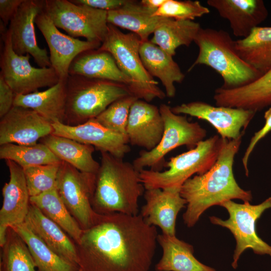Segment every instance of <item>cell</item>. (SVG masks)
Segmentation results:
<instances>
[{"mask_svg": "<svg viewBox=\"0 0 271 271\" xmlns=\"http://www.w3.org/2000/svg\"><path fill=\"white\" fill-rule=\"evenodd\" d=\"M35 24L44 36L50 51V61L60 80L66 81L70 65L80 53L97 49L101 43L82 41L61 32L44 11L36 17Z\"/></svg>", "mask_w": 271, "mask_h": 271, "instance_id": "obj_14", "label": "cell"}, {"mask_svg": "<svg viewBox=\"0 0 271 271\" xmlns=\"http://www.w3.org/2000/svg\"><path fill=\"white\" fill-rule=\"evenodd\" d=\"M25 222L58 255L78 265L75 244L58 224L31 203Z\"/></svg>", "mask_w": 271, "mask_h": 271, "instance_id": "obj_24", "label": "cell"}, {"mask_svg": "<svg viewBox=\"0 0 271 271\" xmlns=\"http://www.w3.org/2000/svg\"><path fill=\"white\" fill-rule=\"evenodd\" d=\"M28 247L38 271H78L79 266L55 253L25 221L10 227Z\"/></svg>", "mask_w": 271, "mask_h": 271, "instance_id": "obj_32", "label": "cell"}, {"mask_svg": "<svg viewBox=\"0 0 271 271\" xmlns=\"http://www.w3.org/2000/svg\"><path fill=\"white\" fill-rule=\"evenodd\" d=\"M6 27L1 26L4 45L1 54L0 75L15 94H27L57 83L60 79L52 67L36 68L30 63V54L19 55L14 51L11 33Z\"/></svg>", "mask_w": 271, "mask_h": 271, "instance_id": "obj_10", "label": "cell"}, {"mask_svg": "<svg viewBox=\"0 0 271 271\" xmlns=\"http://www.w3.org/2000/svg\"><path fill=\"white\" fill-rule=\"evenodd\" d=\"M40 142L46 145L61 161L82 172L96 174L99 168L100 163L93 157L95 148L92 146L53 134Z\"/></svg>", "mask_w": 271, "mask_h": 271, "instance_id": "obj_29", "label": "cell"}, {"mask_svg": "<svg viewBox=\"0 0 271 271\" xmlns=\"http://www.w3.org/2000/svg\"><path fill=\"white\" fill-rule=\"evenodd\" d=\"M24 0H0V17L5 26L17 12Z\"/></svg>", "mask_w": 271, "mask_h": 271, "instance_id": "obj_42", "label": "cell"}, {"mask_svg": "<svg viewBox=\"0 0 271 271\" xmlns=\"http://www.w3.org/2000/svg\"><path fill=\"white\" fill-rule=\"evenodd\" d=\"M95 180L96 174L82 172L63 161L60 164L56 189L82 229L92 226L99 215L92 206Z\"/></svg>", "mask_w": 271, "mask_h": 271, "instance_id": "obj_12", "label": "cell"}, {"mask_svg": "<svg viewBox=\"0 0 271 271\" xmlns=\"http://www.w3.org/2000/svg\"><path fill=\"white\" fill-rule=\"evenodd\" d=\"M199 48L198 56L188 71L197 65H205L222 77L223 88L230 89L249 83L262 74L239 55L235 41L223 30L201 28L194 42Z\"/></svg>", "mask_w": 271, "mask_h": 271, "instance_id": "obj_4", "label": "cell"}, {"mask_svg": "<svg viewBox=\"0 0 271 271\" xmlns=\"http://www.w3.org/2000/svg\"><path fill=\"white\" fill-rule=\"evenodd\" d=\"M43 0H24L10 22L13 48L19 55L30 54L41 68L51 67L46 49L40 48L35 30L36 17L44 10Z\"/></svg>", "mask_w": 271, "mask_h": 271, "instance_id": "obj_15", "label": "cell"}, {"mask_svg": "<svg viewBox=\"0 0 271 271\" xmlns=\"http://www.w3.org/2000/svg\"><path fill=\"white\" fill-rule=\"evenodd\" d=\"M44 11L58 28L73 37L102 43L108 30L107 12L70 0H45Z\"/></svg>", "mask_w": 271, "mask_h": 271, "instance_id": "obj_11", "label": "cell"}, {"mask_svg": "<svg viewBox=\"0 0 271 271\" xmlns=\"http://www.w3.org/2000/svg\"><path fill=\"white\" fill-rule=\"evenodd\" d=\"M2 271H37L33 257L25 242L11 227L7 230L2 247Z\"/></svg>", "mask_w": 271, "mask_h": 271, "instance_id": "obj_35", "label": "cell"}, {"mask_svg": "<svg viewBox=\"0 0 271 271\" xmlns=\"http://www.w3.org/2000/svg\"><path fill=\"white\" fill-rule=\"evenodd\" d=\"M156 11L140 2L127 0L120 7L107 12V22L131 31L145 41L165 18L154 16Z\"/></svg>", "mask_w": 271, "mask_h": 271, "instance_id": "obj_27", "label": "cell"}, {"mask_svg": "<svg viewBox=\"0 0 271 271\" xmlns=\"http://www.w3.org/2000/svg\"><path fill=\"white\" fill-rule=\"evenodd\" d=\"M201 28L198 23L192 20L165 18L154 31L150 41L173 56L178 47H188L194 42Z\"/></svg>", "mask_w": 271, "mask_h": 271, "instance_id": "obj_31", "label": "cell"}, {"mask_svg": "<svg viewBox=\"0 0 271 271\" xmlns=\"http://www.w3.org/2000/svg\"><path fill=\"white\" fill-rule=\"evenodd\" d=\"M30 201L58 224L75 243L79 241L83 229L67 209L56 188L31 197Z\"/></svg>", "mask_w": 271, "mask_h": 271, "instance_id": "obj_33", "label": "cell"}, {"mask_svg": "<svg viewBox=\"0 0 271 271\" xmlns=\"http://www.w3.org/2000/svg\"><path fill=\"white\" fill-rule=\"evenodd\" d=\"M241 138L223 139L217 160L211 168L202 175L189 178L182 186L180 194L187 202L183 219L188 227H193L203 213L212 206L236 199L251 201V192L239 186L233 172L234 159Z\"/></svg>", "mask_w": 271, "mask_h": 271, "instance_id": "obj_2", "label": "cell"}, {"mask_svg": "<svg viewBox=\"0 0 271 271\" xmlns=\"http://www.w3.org/2000/svg\"><path fill=\"white\" fill-rule=\"evenodd\" d=\"M10 179L2 189L3 205L0 210V245L6 240L9 227L25 221L30 205L24 169L11 160H6Z\"/></svg>", "mask_w": 271, "mask_h": 271, "instance_id": "obj_18", "label": "cell"}, {"mask_svg": "<svg viewBox=\"0 0 271 271\" xmlns=\"http://www.w3.org/2000/svg\"><path fill=\"white\" fill-rule=\"evenodd\" d=\"M0 159L12 161L23 169L63 162L46 145L40 142L30 145L15 144L2 145Z\"/></svg>", "mask_w": 271, "mask_h": 271, "instance_id": "obj_34", "label": "cell"}, {"mask_svg": "<svg viewBox=\"0 0 271 271\" xmlns=\"http://www.w3.org/2000/svg\"><path fill=\"white\" fill-rule=\"evenodd\" d=\"M210 13L209 9L198 1L166 0L154 16L179 20H192Z\"/></svg>", "mask_w": 271, "mask_h": 271, "instance_id": "obj_38", "label": "cell"}, {"mask_svg": "<svg viewBox=\"0 0 271 271\" xmlns=\"http://www.w3.org/2000/svg\"><path fill=\"white\" fill-rule=\"evenodd\" d=\"M52 124L53 134L92 146L100 152H107L123 159L130 150L127 137L105 127L95 118L77 125H69L59 122Z\"/></svg>", "mask_w": 271, "mask_h": 271, "instance_id": "obj_17", "label": "cell"}, {"mask_svg": "<svg viewBox=\"0 0 271 271\" xmlns=\"http://www.w3.org/2000/svg\"><path fill=\"white\" fill-rule=\"evenodd\" d=\"M180 191V189H146V203L140 213L145 222L159 227L162 233L176 235L178 214L187 205Z\"/></svg>", "mask_w": 271, "mask_h": 271, "instance_id": "obj_19", "label": "cell"}, {"mask_svg": "<svg viewBox=\"0 0 271 271\" xmlns=\"http://www.w3.org/2000/svg\"><path fill=\"white\" fill-rule=\"evenodd\" d=\"M177 114L189 115L210 123L222 139L242 137L256 112L238 108L211 105L202 101L184 103L171 107Z\"/></svg>", "mask_w": 271, "mask_h": 271, "instance_id": "obj_13", "label": "cell"}, {"mask_svg": "<svg viewBox=\"0 0 271 271\" xmlns=\"http://www.w3.org/2000/svg\"><path fill=\"white\" fill-rule=\"evenodd\" d=\"M240 57L262 75L271 68V27H256L235 41Z\"/></svg>", "mask_w": 271, "mask_h": 271, "instance_id": "obj_30", "label": "cell"}, {"mask_svg": "<svg viewBox=\"0 0 271 271\" xmlns=\"http://www.w3.org/2000/svg\"><path fill=\"white\" fill-rule=\"evenodd\" d=\"M223 139L215 135L199 142L194 148L170 159L164 171L143 169L140 178L145 189H181L195 174L202 175L217 160Z\"/></svg>", "mask_w": 271, "mask_h": 271, "instance_id": "obj_7", "label": "cell"}, {"mask_svg": "<svg viewBox=\"0 0 271 271\" xmlns=\"http://www.w3.org/2000/svg\"><path fill=\"white\" fill-rule=\"evenodd\" d=\"M16 94L0 75V118L7 114L14 106Z\"/></svg>", "mask_w": 271, "mask_h": 271, "instance_id": "obj_40", "label": "cell"}, {"mask_svg": "<svg viewBox=\"0 0 271 271\" xmlns=\"http://www.w3.org/2000/svg\"><path fill=\"white\" fill-rule=\"evenodd\" d=\"M215 104L257 112L271 105V68L253 81L230 89L219 87L213 96Z\"/></svg>", "mask_w": 271, "mask_h": 271, "instance_id": "obj_22", "label": "cell"}, {"mask_svg": "<svg viewBox=\"0 0 271 271\" xmlns=\"http://www.w3.org/2000/svg\"><path fill=\"white\" fill-rule=\"evenodd\" d=\"M158 235L140 214H99L75 243L78 265L82 271H149Z\"/></svg>", "mask_w": 271, "mask_h": 271, "instance_id": "obj_1", "label": "cell"}, {"mask_svg": "<svg viewBox=\"0 0 271 271\" xmlns=\"http://www.w3.org/2000/svg\"><path fill=\"white\" fill-rule=\"evenodd\" d=\"M66 104V81L60 80L45 90L16 95L14 106L31 109L52 123H65Z\"/></svg>", "mask_w": 271, "mask_h": 271, "instance_id": "obj_26", "label": "cell"}, {"mask_svg": "<svg viewBox=\"0 0 271 271\" xmlns=\"http://www.w3.org/2000/svg\"><path fill=\"white\" fill-rule=\"evenodd\" d=\"M69 74L114 81L125 85L129 90L131 84L130 79L120 70L112 56L98 49L78 54L70 65Z\"/></svg>", "mask_w": 271, "mask_h": 271, "instance_id": "obj_23", "label": "cell"}, {"mask_svg": "<svg viewBox=\"0 0 271 271\" xmlns=\"http://www.w3.org/2000/svg\"><path fill=\"white\" fill-rule=\"evenodd\" d=\"M164 130L159 108L139 99L132 103L126 127L129 143L151 151L159 143Z\"/></svg>", "mask_w": 271, "mask_h": 271, "instance_id": "obj_20", "label": "cell"}, {"mask_svg": "<svg viewBox=\"0 0 271 271\" xmlns=\"http://www.w3.org/2000/svg\"><path fill=\"white\" fill-rule=\"evenodd\" d=\"M220 206L227 210L229 218L223 220L213 216L209 219L213 224L229 229L235 239L236 247L232 262L234 268H237L240 255L247 249H251L256 254L271 256V246L257 235L255 227L257 219L263 212L271 208V197L258 205H251L249 202L239 204L228 200Z\"/></svg>", "mask_w": 271, "mask_h": 271, "instance_id": "obj_9", "label": "cell"}, {"mask_svg": "<svg viewBox=\"0 0 271 271\" xmlns=\"http://www.w3.org/2000/svg\"><path fill=\"white\" fill-rule=\"evenodd\" d=\"M166 0H142L140 3L151 9L157 10L165 3Z\"/></svg>", "mask_w": 271, "mask_h": 271, "instance_id": "obj_43", "label": "cell"}, {"mask_svg": "<svg viewBox=\"0 0 271 271\" xmlns=\"http://www.w3.org/2000/svg\"><path fill=\"white\" fill-rule=\"evenodd\" d=\"M140 55L149 73L161 81L166 96L174 97L176 91L174 83H181L185 75L173 60V56L149 40L141 41Z\"/></svg>", "mask_w": 271, "mask_h": 271, "instance_id": "obj_25", "label": "cell"}, {"mask_svg": "<svg viewBox=\"0 0 271 271\" xmlns=\"http://www.w3.org/2000/svg\"><path fill=\"white\" fill-rule=\"evenodd\" d=\"M141 40L134 33H124L117 27L108 24L105 37L98 49L109 52L120 70L131 80L132 95L150 102L166 96L145 68L140 55Z\"/></svg>", "mask_w": 271, "mask_h": 271, "instance_id": "obj_6", "label": "cell"}, {"mask_svg": "<svg viewBox=\"0 0 271 271\" xmlns=\"http://www.w3.org/2000/svg\"><path fill=\"white\" fill-rule=\"evenodd\" d=\"M207 4L229 21L233 35L241 38L247 37L268 16L262 0H208Z\"/></svg>", "mask_w": 271, "mask_h": 271, "instance_id": "obj_21", "label": "cell"}, {"mask_svg": "<svg viewBox=\"0 0 271 271\" xmlns=\"http://www.w3.org/2000/svg\"><path fill=\"white\" fill-rule=\"evenodd\" d=\"M52 123L36 111L14 106L0 120V145H30L52 134Z\"/></svg>", "mask_w": 271, "mask_h": 271, "instance_id": "obj_16", "label": "cell"}, {"mask_svg": "<svg viewBox=\"0 0 271 271\" xmlns=\"http://www.w3.org/2000/svg\"><path fill=\"white\" fill-rule=\"evenodd\" d=\"M159 110L164 123L162 137L155 148L142 151L133 160L132 164L139 171L146 167L161 171L166 166L165 157L168 153L182 146L192 149L206 136V130L198 122H190L186 115L174 113L170 106L162 104Z\"/></svg>", "mask_w": 271, "mask_h": 271, "instance_id": "obj_8", "label": "cell"}, {"mask_svg": "<svg viewBox=\"0 0 271 271\" xmlns=\"http://www.w3.org/2000/svg\"><path fill=\"white\" fill-rule=\"evenodd\" d=\"M66 86L65 124L69 125L96 118L114 101L132 95L122 84L77 75H69Z\"/></svg>", "mask_w": 271, "mask_h": 271, "instance_id": "obj_5", "label": "cell"}, {"mask_svg": "<svg viewBox=\"0 0 271 271\" xmlns=\"http://www.w3.org/2000/svg\"><path fill=\"white\" fill-rule=\"evenodd\" d=\"M61 163L23 169L30 197L56 188L58 173Z\"/></svg>", "mask_w": 271, "mask_h": 271, "instance_id": "obj_36", "label": "cell"}, {"mask_svg": "<svg viewBox=\"0 0 271 271\" xmlns=\"http://www.w3.org/2000/svg\"><path fill=\"white\" fill-rule=\"evenodd\" d=\"M157 242L163 252L156 265V271H216L199 261L193 255L192 245L176 235L158 234Z\"/></svg>", "mask_w": 271, "mask_h": 271, "instance_id": "obj_28", "label": "cell"}, {"mask_svg": "<svg viewBox=\"0 0 271 271\" xmlns=\"http://www.w3.org/2000/svg\"><path fill=\"white\" fill-rule=\"evenodd\" d=\"M100 153L92 200L93 210L100 214L138 215V201L145 189L140 171L122 158L107 152Z\"/></svg>", "mask_w": 271, "mask_h": 271, "instance_id": "obj_3", "label": "cell"}, {"mask_svg": "<svg viewBox=\"0 0 271 271\" xmlns=\"http://www.w3.org/2000/svg\"><path fill=\"white\" fill-rule=\"evenodd\" d=\"M72 3L106 11L115 10L123 5L127 0H70Z\"/></svg>", "mask_w": 271, "mask_h": 271, "instance_id": "obj_41", "label": "cell"}, {"mask_svg": "<svg viewBox=\"0 0 271 271\" xmlns=\"http://www.w3.org/2000/svg\"><path fill=\"white\" fill-rule=\"evenodd\" d=\"M78 271H82V269L81 268H79V270Z\"/></svg>", "mask_w": 271, "mask_h": 271, "instance_id": "obj_44", "label": "cell"}, {"mask_svg": "<svg viewBox=\"0 0 271 271\" xmlns=\"http://www.w3.org/2000/svg\"><path fill=\"white\" fill-rule=\"evenodd\" d=\"M138 99L129 95L112 102L95 119L105 127L126 137V127L130 107Z\"/></svg>", "mask_w": 271, "mask_h": 271, "instance_id": "obj_37", "label": "cell"}, {"mask_svg": "<svg viewBox=\"0 0 271 271\" xmlns=\"http://www.w3.org/2000/svg\"><path fill=\"white\" fill-rule=\"evenodd\" d=\"M264 118L265 119L264 125L258 131L256 132L252 137L242 158V164L245 169V174L247 176H248L249 174L247 166L248 159L251 153L252 152L258 142L271 131V107L265 112Z\"/></svg>", "mask_w": 271, "mask_h": 271, "instance_id": "obj_39", "label": "cell"}]
</instances>
